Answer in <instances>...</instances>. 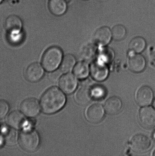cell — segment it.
<instances>
[{"instance_id":"1","label":"cell","mask_w":155,"mask_h":156,"mask_svg":"<svg viewBox=\"0 0 155 156\" xmlns=\"http://www.w3.org/2000/svg\"><path fill=\"white\" fill-rule=\"evenodd\" d=\"M66 102L64 93L56 87L48 89L40 99L42 111L47 114H53L59 111L65 106Z\"/></svg>"},{"instance_id":"2","label":"cell","mask_w":155,"mask_h":156,"mask_svg":"<svg viewBox=\"0 0 155 156\" xmlns=\"http://www.w3.org/2000/svg\"><path fill=\"white\" fill-rule=\"evenodd\" d=\"M63 58V53L59 47L53 46L45 50L42 56V63L45 71H55L60 65Z\"/></svg>"},{"instance_id":"3","label":"cell","mask_w":155,"mask_h":156,"mask_svg":"<svg viewBox=\"0 0 155 156\" xmlns=\"http://www.w3.org/2000/svg\"><path fill=\"white\" fill-rule=\"evenodd\" d=\"M18 140L21 147L28 152L37 150L40 143V138L37 131L29 128H24L20 133Z\"/></svg>"},{"instance_id":"4","label":"cell","mask_w":155,"mask_h":156,"mask_svg":"<svg viewBox=\"0 0 155 156\" xmlns=\"http://www.w3.org/2000/svg\"><path fill=\"white\" fill-rule=\"evenodd\" d=\"M89 71L94 79L98 81H103L107 78L109 75L108 68L106 64L98 59L91 64Z\"/></svg>"},{"instance_id":"5","label":"cell","mask_w":155,"mask_h":156,"mask_svg":"<svg viewBox=\"0 0 155 156\" xmlns=\"http://www.w3.org/2000/svg\"><path fill=\"white\" fill-rule=\"evenodd\" d=\"M20 109L24 115L30 118L36 117L40 111L39 102L33 98H29L23 101L20 105Z\"/></svg>"},{"instance_id":"6","label":"cell","mask_w":155,"mask_h":156,"mask_svg":"<svg viewBox=\"0 0 155 156\" xmlns=\"http://www.w3.org/2000/svg\"><path fill=\"white\" fill-rule=\"evenodd\" d=\"M139 117L140 124L144 128L150 129L155 126V110L151 107L141 108Z\"/></svg>"},{"instance_id":"7","label":"cell","mask_w":155,"mask_h":156,"mask_svg":"<svg viewBox=\"0 0 155 156\" xmlns=\"http://www.w3.org/2000/svg\"><path fill=\"white\" fill-rule=\"evenodd\" d=\"M130 146L134 152L143 153L150 149L151 140L147 136L138 134L133 137L130 141Z\"/></svg>"},{"instance_id":"8","label":"cell","mask_w":155,"mask_h":156,"mask_svg":"<svg viewBox=\"0 0 155 156\" xmlns=\"http://www.w3.org/2000/svg\"><path fill=\"white\" fill-rule=\"evenodd\" d=\"M44 75L43 68L38 62L30 64L26 69L25 73L26 79L31 82H36L40 80Z\"/></svg>"},{"instance_id":"9","label":"cell","mask_w":155,"mask_h":156,"mask_svg":"<svg viewBox=\"0 0 155 156\" xmlns=\"http://www.w3.org/2000/svg\"><path fill=\"white\" fill-rule=\"evenodd\" d=\"M59 85L64 92L70 94L73 92L76 89L77 81L73 74L66 73L60 78Z\"/></svg>"},{"instance_id":"10","label":"cell","mask_w":155,"mask_h":156,"mask_svg":"<svg viewBox=\"0 0 155 156\" xmlns=\"http://www.w3.org/2000/svg\"><path fill=\"white\" fill-rule=\"evenodd\" d=\"M153 96L152 89L147 86H143L140 87L136 93V101L140 106H147L151 104Z\"/></svg>"},{"instance_id":"11","label":"cell","mask_w":155,"mask_h":156,"mask_svg":"<svg viewBox=\"0 0 155 156\" xmlns=\"http://www.w3.org/2000/svg\"><path fill=\"white\" fill-rule=\"evenodd\" d=\"M104 116V111L102 105L99 104H94L87 108L86 116L87 120L93 123L101 122Z\"/></svg>"},{"instance_id":"12","label":"cell","mask_w":155,"mask_h":156,"mask_svg":"<svg viewBox=\"0 0 155 156\" xmlns=\"http://www.w3.org/2000/svg\"><path fill=\"white\" fill-rule=\"evenodd\" d=\"M112 37L111 30L108 27H103L98 29L93 36L96 44L101 46L107 45L110 42Z\"/></svg>"},{"instance_id":"13","label":"cell","mask_w":155,"mask_h":156,"mask_svg":"<svg viewBox=\"0 0 155 156\" xmlns=\"http://www.w3.org/2000/svg\"><path fill=\"white\" fill-rule=\"evenodd\" d=\"M22 113L18 111H12L7 117L8 124L15 129H20L27 126L26 120Z\"/></svg>"},{"instance_id":"14","label":"cell","mask_w":155,"mask_h":156,"mask_svg":"<svg viewBox=\"0 0 155 156\" xmlns=\"http://www.w3.org/2000/svg\"><path fill=\"white\" fill-rule=\"evenodd\" d=\"M129 68L134 73H140L143 71L146 66L145 58L139 53H135L130 56L129 59Z\"/></svg>"},{"instance_id":"15","label":"cell","mask_w":155,"mask_h":156,"mask_svg":"<svg viewBox=\"0 0 155 156\" xmlns=\"http://www.w3.org/2000/svg\"><path fill=\"white\" fill-rule=\"evenodd\" d=\"M5 27L9 34L19 33L22 26L20 18L16 15H11L6 18Z\"/></svg>"},{"instance_id":"16","label":"cell","mask_w":155,"mask_h":156,"mask_svg":"<svg viewBox=\"0 0 155 156\" xmlns=\"http://www.w3.org/2000/svg\"><path fill=\"white\" fill-rule=\"evenodd\" d=\"M122 107V101L116 96L109 98L105 103L104 107L106 112L111 115L118 114Z\"/></svg>"},{"instance_id":"17","label":"cell","mask_w":155,"mask_h":156,"mask_svg":"<svg viewBox=\"0 0 155 156\" xmlns=\"http://www.w3.org/2000/svg\"><path fill=\"white\" fill-rule=\"evenodd\" d=\"M49 10L53 15L60 16L66 11L67 6L65 0H49L48 4Z\"/></svg>"},{"instance_id":"18","label":"cell","mask_w":155,"mask_h":156,"mask_svg":"<svg viewBox=\"0 0 155 156\" xmlns=\"http://www.w3.org/2000/svg\"><path fill=\"white\" fill-rule=\"evenodd\" d=\"M92 98L91 89L83 86L76 93L75 99L76 102L80 105H86L90 102Z\"/></svg>"},{"instance_id":"19","label":"cell","mask_w":155,"mask_h":156,"mask_svg":"<svg viewBox=\"0 0 155 156\" xmlns=\"http://www.w3.org/2000/svg\"><path fill=\"white\" fill-rule=\"evenodd\" d=\"M13 129L6 125H2L1 128V132L4 137L5 143L8 146H13L16 143L17 136Z\"/></svg>"},{"instance_id":"20","label":"cell","mask_w":155,"mask_h":156,"mask_svg":"<svg viewBox=\"0 0 155 156\" xmlns=\"http://www.w3.org/2000/svg\"><path fill=\"white\" fill-rule=\"evenodd\" d=\"M146 46V42L143 38L136 37L130 41L129 48L135 53H140L143 51Z\"/></svg>"},{"instance_id":"21","label":"cell","mask_w":155,"mask_h":156,"mask_svg":"<svg viewBox=\"0 0 155 156\" xmlns=\"http://www.w3.org/2000/svg\"><path fill=\"white\" fill-rule=\"evenodd\" d=\"M89 68L86 62H80L76 64L73 68V73L79 79H86L89 76Z\"/></svg>"},{"instance_id":"22","label":"cell","mask_w":155,"mask_h":156,"mask_svg":"<svg viewBox=\"0 0 155 156\" xmlns=\"http://www.w3.org/2000/svg\"><path fill=\"white\" fill-rule=\"evenodd\" d=\"M75 58L73 55L68 54L64 56L60 65V70L62 73L69 72L76 65Z\"/></svg>"},{"instance_id":"23","label":"cell","mask_w":155,"mask_h":156,"mask_svg":"<svg viewBox=\"0 0 155 156\" xmlns=\"http://www.w3.org/2000/svg\"><path fill=\"white\" fill-rule=\"evenodd\" d=\"M112 37L115 41H121L124 39L126 34L125 27L121 24L114 26L111 30Z\"/></svg>"},{"instance_id":"24","label":"cell","mask_w":155,"mask_h":156,"mask_svg":"<svg viewBox=\"0 0 155 156\" xmlns=\"http://www.w3.org/2000/svg\"><path fill=\"white\" fill-rule=\"evenodd\" d=\"M114 57V53L111 49L104 48L100 51L98 59L106 64L112 62Z\"/></svg>"},{"instance_id":"25","label":"cell","mask_w":155,"mask_h":156,"mask_svg":"<svg viewBox=\"0 0 155 156\" xmlns=\"http://www.w3.org/2000/svg\"><path fill=\"white\" fill-rule=\"evenodd\" d=\"M96 53V47L93 44H89L83 49L82 55L85 60L89 61L95 57Z\"/></svg>"},{"instance_id":"26","label":"cell","mask_w":155,"mask_h":156,"mask_svg":"<svg viewBox=\"0 0 155 156\" xmlns=\"http://www.w3.org/2000/svg\"><path fill=\"white\" fill-rule=\"evenodd\" d=\"M92 98L100 100L105 97L106 91L105 89L103 86L99 85L95 86L91 89Z\"/></svg>"},{"instance_id":"27","label":"cell","mask_w":155,"mask_h":156,"mask_svg":"<svg viewBox=\"0 0 155 156\" xmlns=\"http://www.w3.org/2000/svg\"><path fill=\"white\" fill-rule=\"evenodd\" d=\"M9 110V105L7 101L0 100V118H3L7 115Z\"/></svg>"},{"instance_id":"28","label":"cell","mask_w":155,"mask_h":156,"mask_svg":"<svg viewBox=\"0 0 155 156\" xmlns=\"http://www.w3.org/2000/svg\"><path fill=\"white\" fill-rule=\"evenodd\" d=\"M62 72L60 70H55L51 72L49 74V79L52 82H56L62 76Z\"/></svg>"},{"instance_id":"29","label":"cell","mask_w":155,"mask_h":156,"mask_svg":"<svg viewBox=\"0 0 155 156\" xmlns=\"http://www.w3.org/2000/svg\"><path fill=\"white\" fill-rule=\"evenodd\" d=\"M4 143L5 142L4 137L2 135L0 134V147L2 146Z\"/></svg>"},{"instance_id":"30","label":"cell","mask_w":155,"mask_h":156,"mask_svg":"<svg viewBox=\"0 0 155 156\" xmlns=\"http://www.w3.org/2000/svg\"><path fill=\"white\" fill-rule=\"evenodd\" d=\"M153 106H154V108H155V99L154 100V102H153Z\"/></svg>"},{"instance_id":"31","label":"cell","mask_w":155,"mask_h":156,"mask_svg":"<svg viewBox=\"0 0 155 156\" xmlns=\"http://www.w3.org/2000/svg\"><path fill=\"white\" fill-rule=\"evenodd\" d=\"M153 137H154V138L155 140V131L154 132V134H153Z\"/></svg>"},{"instance_id":"32","label":"cell","mask_w":155,"mask_h":156,"mask_svg":"<svg viewBox=\"0 0 155 156\" xmlns=\"http://www.w3.org/2000/svg\"><path fill=\"white\" fill-rule=\"evenodd\" d=\"M153 155L155 156V150L154 151V152H153Z\"/></svg>"},{"instance_id":"33","label":"cell","mask_w":155,"mask_h":156,"mask_svg":"<svg viewBox=\"0 0 155 156\" xmlns=\"http://www.w3.org/2000/svg\"><path fill=\"white\" fill-rule=\"evenodd\" d=\"M3 1V0H0V4L2 2V1Z\"/></svg>"}]
</instances>
